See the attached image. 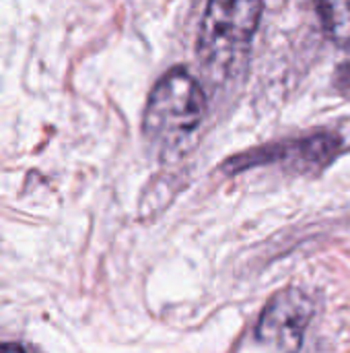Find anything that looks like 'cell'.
I'll return each mask as SVG.
<instances>
[{"mask_svg":"<svg viewBox=\"0 0 350 353\" xmlns=\"http://www.w3.org/2000/svg\"><path fill=\"white\" fill-rule=\"evenodd\" d=\"M204 112L206 99L196 79L184 68H173L153 87L142 128L159 149L169 151L200 126Z\"/></svg>","mask_w":350,"mask_h":353,"instance_id":"cell-1","label":"cell"},{"mask_svg":"<svg viewBox=\"0 0 350 353\" xmlns=\"http://www.w3.org/2000/svg\"><path fill=\"white\" fill-rule=\"evenodd\" d=\"M262 2H210L202 17L198 56L219 77L231 74L248 56L254 31L260 23Z\"/></svg>","mask_w":350,"mask_h":353,"instance_id":"cell-2","label":"cell"},{"mask_svg":"<svg viewBox=\"0 0 350 353\" xmlns=\"http://www.w3.org/2000/svg\"><path fill=\"white\" fill-rule=\"evenodd\" d=\"M314 316L311 298L295 288L276 294L258 321V339L283 353H299Z\"/></svg>","mask_w":350,"mask_h":353,"instance_id":"cell-3","label":"cell"},{"mask_svg":"<svg viewBox=\"0 0 350 353\" xmlns=\"http://www.w3.org/2000/svg\"><path fill=\"white\" fill-rule=\"evenodd\" d=\"M318 10H320L322 23L328 35L342 46H350V0L349 2H322Z\"/></svg>","mask_w":350,"mask_h":353,"instance_id":"cell-4","label":"cell"},{"mask_svg":"<svg viewBox=\"0 0 350 353\" xmlns=\"http://www.w3.org/2000/svg\"><path fill=\"white\" fill-rule=\"evenodd\" d=\"M0 353H25V350L17 343H0Z\"/></svg>","mask_w":350,"mask_h":353,"instance_id":"cell-5","label":"cell"}]
</instances>
